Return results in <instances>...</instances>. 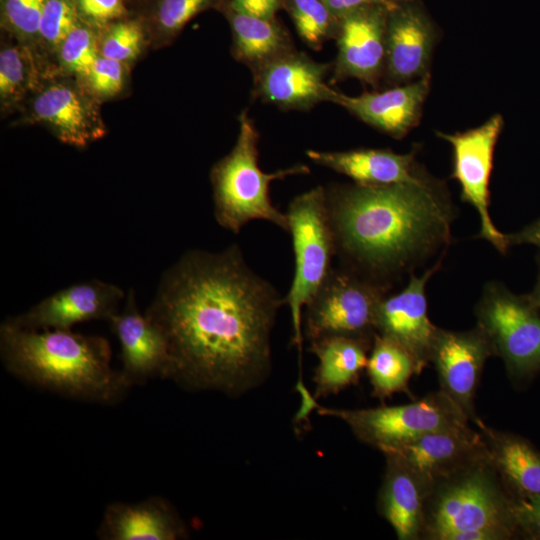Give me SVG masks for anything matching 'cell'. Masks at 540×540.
Returning a JSON list of instances; mask_svg holds the SVG:
<instances>
[{"instance_id": "obj_1", "label": "cell", "mask_w": 540, "mask_h": 540, "mask_svg": "<svg viewBox=\"0 0 540 540\" xmlns=\"http://www.w3.org/2000/svg\"><path fill=\"white\" fill-rule=\"evenodd\" d=\"M284 299L238 245L191 250L167 268L145 314L163 332L169 379L191 391L240 396L271 369V331Z\"/></svg>"}, {"instance_id": "obj_2", "label": "cell", "mask_w": 540, "mask_h": 540, "mask_svg": "<svg viewBox=\"0 0 540 540\" xmlns=\"http://www.w3.org/2000/svg\"><path fill=\"white\" fill-rule=\"evenodd\" d=\"M326 191L342 265L388 288L450 242L455 212L445 187L428 174L414 182Z\"/></svg>"}, {"instance_id": "obj_3", "label": "cell", "mask_w": 540, "mask_h": 540, "mask_svg": "<svg viewBox=\"0 0 540 540\" xmlns=\"http://www.w3.org/2000/svg\"><path fill=\"white\" fill-rule=\"evenodd\" d=\"M109 341L72 329L0 325V358L14 377L58 395L98 404L123 399L130 384L111 365Z\"/></svg>"}, {"instance_id": "obj_4", "label": "cell", "mask_w": 540, "mask_h": 540, "mask_svg": "<svg viewBox=\"0 0 540 540\" xmlns=\"http://www.w3.org/2000/svg\"><path fill=\"white\" fill-rule=\"evenodd\" d=\"M515 498L489 455L435 485L428 496L423 536L433 540H506L520 534Z\"/></svg>"}, {"instance_id": "obj_5", "label": "cell", "mask_w": 540, "mask_h": 540, "mask_svg": "<svg viewBox=\"0 0 540 540\" xmlns=\"http://www.w3.org/2000/svg\"><path fill=\"white\" fill-rule=\"evenodd\" d=\"M259 133L247 110L239 115L235 146L212 169L214 216L224 229L239 233L252 220H265L288 232L286 213L270 198V184L286 177L308 174L310 169L297 164L266 173L258 164Z\"/></svg>"}, {"instance_id": "obj_6", "label": "cell", "mask_w": 540, "mask_h": 540, "mask_svg": "<svg viewBox=\"0 0 540 540\" xmlns=\"http://www.w3.org/2000/svg\"><path fill=\"white\" fill-rule=\"evenodd\" d=\"M286 215L295 272L284 303L291 312L293 344L300 350L302 310L331 272L332 259L337 254L326 188L317 186L296 196L290 202Z\"/></svg>"}, {"instance_id": "obj_7", "label": "cell", "mask_w": 540, "mask_h": 540, "mask_svg": "<svg viewBox=\"0 0 540 540\" xmlns=\"http://www.w3.org/2000/svg\"><path fill=\"white\" fill-rule=\"evenodd\" d=\"M318 413L344 421L363 443L382 453L424 434L468 424L470 419L441 389L408 404L364 409L320 407Z\"/></svg>"}, {"instance_id": "obj_8", "label": "cell", "mask_w": 540, "mask_h": 540, "mask_svg": "<svg viewBox=\"0 0 540 540\" xmlns=\"http://www.w3.org/2000/svg\"><path fill=\"white\" fill-rule=\"evenodd\" d=\"M388 287L340 266L304 307L303 329L311 342L327 336L374 339L376 317Z\"/></svg>"}, {"instance_id": "obj_9", "label": "cell", "mask_w": 540, "mask_h": 540, "mask_svg": "<svg viewBox=\"0 0 540 540\" xmlns=\"http://www.w3.org/2000/svg\"><path fill=\"white\" fill-rule=\"evenodd\" d=\"M477 325L490 339L509 374L527 378L540 370V314L524 295L491 282L475 309Z\"/></svg>"}, {"instance_id": "obj_10", "label": "cell", "mask_w": 540, "mask_h": 540, "mask_svg": "<svg viewBox=\"0 0 540 540\" xmlns=\"http://www.w3.org/2000/svg\"><path fill=\"white\" fill-rule=\"evenodd\" d=\"M503 126V117L496 114L476 128L453 134L437 132V136L452 147L451 178L460 185L461 200L471 204L478 212L481 224L479 237L505 254L509 247L506 234L494 226L489 213V183L494 151Z\"/></svg>"}, {"instance_id": "obj_11", "label": "cell", "mask_w": 540, "mask_h": 540, "mask_svg": "<svg viewBox=\"0 0 540 540\" xmlns=\"http://www.w3.org/2000/svg\"><path fill=\"white\" fill-rule=\"evenodd\" d=\"M431 489L441 481L488 457L483 433L469 424L439 429L383 452Z\"/></svg>"}, {"instance_id": "obj_12", "label": "cell", "mask_w": 540, "mask_h": 540, "mask_svg": "<svg viewBox=\"0 0 540 540\" xmlns=\"http://www.w3.org/2000/svg\"><path fill=\"white\" fill-rule=\"evenodd\" d=\"M330 70L295 48L252 72V94L284 111H308L333 102L337 91L326 81Z\"/></svg>"}, {"instance_id": "obj_13", "label": "cell", "mask_w": 540, "mask_h": 540, "mask_svg": "<svg viewBox=\"0 0 540 540\" xmlns=\"http://www.w3.org/2000/svg\"><path fill=\"white\" fill-rule=\"evenodd\" d=\"M389 7L366 5L339 18L331 83L354 78L374 88L378 86L385 73Z\"/></svg>"}, {"instance_id": "obj_14", "label": "cell", "mask_w": 540, "mask_h": 540, "mask_svg": "<svg viewBox=\"0 0 540 540\" xmlns=\"http://www.w3.org/2000/svg\"><path fill=\"white\" fill-rule=\"evenodd\" d=\"M125 296L113 283L90 279L63 288L4 321L29 330L72 329L78 323L92 320L108 322L120 309Z\"/></svg>"}, {"instance_id": "obj_15", "label": "cell", "mask_w": 540, "mask_h": 540, "mask_svg": "<svg viewBox=\"0 0 540 540\" xmlns=\"http://www.w3.org/2000/svg\"><path fill=\"white\" fill-rule=\"evenodd\" d=\"M492 355V343L477 325L464 332L439 328L431 356L441 390L479 427L484 424L475 414L474 397L485 362Z\"/></svg>"}, {"instance_id": "obj_16", "label": "cell", "mask_w": 540, "mask_h": 540, "mask_svg": "<svg viewBox=\"0 0 540 540\" xmlns=\"http://www.w3.org/2000/svg\"><path fill=\"white\" fill-rule=\"evenodd\" d=\"M435 40V27L417 0H393L386 21L387 83L405 84L429 74Z\"/></svg>"}, {"instance_id": "obj_17", "label": "cell", "mask_w": 540, "mask_h": 540, "mask_svg": "<svg viewBox=\"0 0 540 540\" xmlns=\"http://www.w3.org/2000/svg\"><path fill=\"white\" fill-rule=\"evenodd\" d=\"M441 259L421 276L410 274L407 286L399 293L386 295L376 317V333L405 348L423 370L431 362L439 328L427 314L426 284L440 268Z\"/></svg>"}, {"instance_id": "obj_18", "label": "cell", "mask_w": 540, "mask_h": 540, "mask_svg": "<svg viewBox=\"0 0 540 540\" xmlns=\"http://www.w3.org/2000/svg\"><path fill=\"white\" fill-rule=\"evenodd\" d=\"M120 344L122 368L130 386L155 378L169 379L171 359L167 340L161 329L140 312L133 288L124 304L108 321Z\"/></svg>"}, {"instance_id": "obj_19", "label": "cell", "mask_w": 540, "mask_h": 540, "mask_svg": "<svg viewBox=\"0 0 540 540\" xmlns=\"http://www.w3.org/2000/svg\"><path fill=\"white\" fill-rule=\"evenodd\" d=\"M429 90L430 73L409 83L358 96L337 91L332 103L378 131L400 139L418 123Z\"/></svg>"}, {"instance_id": "obj_20", "label": "cell", "mask_w": 540, "mask_h": 540, "mask_svg": "<svg viewBox=\"0 0 540 540\" xmlns=\"http://www.w3.org/2000/svg\"><path fill=\"white\" fill-rule=\"evenodd\" d=\"M100 540H179L188 537L185 523L163 497L107 505L98 526Z\"/></svg>"}, {"instance_id": "obj_21", "label": "cell", "mask_w": 540, "mask_h": 540, "mask_svg": "<svg viewBox=\"0 0 540 540\" xmlns=\"http://www.w3.org/2000/svg\"><path fill=\"white\" fill-rule=\"evenodd\" d=\"M306 155L315 164L364 186L414 182L427 175L416 163L415 151L398 154L390 149L361 148L347 151L308 150Z\"/></svg>"}, {"instance_id": "obj_22", "label": "cell", "mask_w": 540, "mask_h": 540, "mask_svg": "<svg viewBox=\"0 0 540 540\" xmlns=\"http://www.w3.org/2000/svg\"><path fill=\"white\" fill-rule=\"evenodd\" d=\"M429 489L409 469L386 457V470L378 495V510L400 540L423 536Z\"/></svg>"}, {"instance_id": "obj_23", "label": "cell", "mask_w": 540, "mask_h": 540, "mask_svg": "<svg viewBox=\"0 0 540 540\" xmlns=\"http://www.w3.org/2000/svg\"><path fill=\"white\" fill-rule=\"evenodd\" d=\"M373 339L327 336L310 342L318 365L313 381L314 399L337 394L356 384L366 370Z\"/></svg>"}, {"instance_id": "obj_24", "label": "cell", "mask_w": 540, "mask_h": 540, "mask_svg": "<svg viewBox=\"0 0 540 540\" xmlns=\"http://www.w3.org/2000/svg\"><path fill=\"white\" fill-rule=\"evenodd\" d=\"M490 462L515 499L540 494V452L521 436L483 425Z\"/></svg>"}, {"instance_id": "obj_25", "label": "cell", "mask_w": 540, "mask_h": 540, "mask_svg": "<svg viewBox=\"0 0 540 540\" xmlns=\"http://www.w3.org/2000/svg\"><path fill=\"white\" fill-rule=\"evenodd\" d=\"M232 32L235 59L252 72L295 49L288 30L276 18H262L222 7Z\"/></svg>"}, {"instance_id": "obj_26", "label": "cell", "mask_w": 540, "mask_h": 540, "mask_svg": "<svg viewBox=\"0 0 540 540\" xmlns=\"http://www.w3.org/2000/svg\"><path fill=\"white\" fill-rule=\"evenodd\" d=\"M33 112L39 120L51 125L60 140L77 147H84L100 133L88 104L75 90L64 85L51 86L37 96Z\"/></svg>"}, {"instance_id": "obj_27", "label": "cell", "mask_w": 540, "mask_h": 540, "mask_svg": "<svg viewBox=\"0 0 540 540\" xmlns=\"http://www.w3.org/2000/svg\"><path fill=\"white\" fill-rule=\"evenodd\" d=\"M421 369L414 357L395 341L375 334L369 353L366 372L375 397L384 400L406 391L414 374Z\"/></svg>"}, {"instance_id": "obj_28", "label": "cell", "mask_w": 540, "mask_h": 540, "mask_svg": "<svg viewBox=\"0 0 540 540\" xmlns=\"http://www.w3.org/2000/svg\"><path fill=\"white\" fill-rule=\"evenodd\" d=\"M300 39L311 49L319 50L335 39L339 19L323 0H283Z\"/></svg>"}, {"instance_id": "obj_29", "label": "cell", "mask_w": 540, "mask_h": 540, "mask_svg": "<svg viewBox=\"0 0 540 540\" xmlns=\"http://www.w3.org/2000/svg\"><path fill=\"white\" fill-rule=\"evenodd\" d=\"M98 56L93 32L79 24L60 45L62 63L74 73L86 77Z\"/></svg>"}, {"instance_id": "obj_30", "label": "cell", "mask_w": 540, "mask_h": 540, "mask_svg": "<svg viewBox=\"0 0 540 540\" xmlns=\"http://www.w3.org/2000/svg\"><path fill=\"white\" fill-rule=\"evenodd\" d=\"M77 11L72 0H45L39 35L53 46L61 45L78 25Z\"/></svg>"}, {"instance_id": "obj_31", "label": "cell", "mask_w": 540, "mask_h": 540, "mask_svg": "<svg viewBox=\"0 0 540 540\" xmlns=\"http://www.w3.org/2000/svg\"><path fill=\"white\" fill-rule=\"evenodd\" d=\"M228 0H160L157 22L167 35L177 34L194 16L204 10L221 6Z\"/></svg>"}, {"instance_id": "obj_32", "label": "cell", "mask_w": 540, "mask_h": 540, "mask_svg": "<svg viewBox=\"0 0 540 540\" xmlns=\"http://www.w3.org/2000/svg\"><path fill=\"white\" fill-rule=\"evenodd\" d=\"M142 31L136 22H119L107 32L101 55L119 62L129 61L140 53Z\"/></svg>"}, {"instance_id": "obj_33", "label": "cell", "mask_w": 540, "mask_h": 540, "mask_svg": "<svg viewBox=\"0 0 540 540\" xmlns=\"http://www.w3.org/2000/svg\"><path fill=\"white\" fill-rule=\"evenodd\" d=\"M45 0H3V13L7 23L25 36L39 35Z\"/></svg>"}, {"instance_id": "obj_34", "label": "cell", "mask_w": 540, "mask_h": 540, "mask_svg": "<svg viewBox=\"0 0 540 540\" xmlns=\"http://www.w3.org/2000/svg\"><path fill=\"white\" fill-rule=\"evenodd\" d=\"M92 89L101 96H113L123 86V69L121 62L98 56L89 75Z\"/></svg>"}, {"instance_id": "obj_35", "label": "cell", "mask_w": 540, "mask_h": 540, "mask_svg": "<svg viewBox=\"0 0 540 540\" xmlns=\"http://www.w3.org/2000/svg\"><path fill=\"white\" fill-rule=\"evenodd\" d=\"M25 77L24 62L15 47L5 48L0 53V94L3 98L14 95Z\"/></svg>"}, {"instance_id": "obj_36", "label": "cell", "mask_w": 540, "mask_h": 540, "mask_svg": "<svg viewBox=\"0 0 540 540\" xmlns=\"http://www.w3.org/2000/svg\"><path fill=\"white\" fill-rule=\"evenodd\" d=\"M514 512L520 534L540 540V494L515 499Z\"/></svg>"}, {"instance_id": "obj_37", "label": "cell", "mask_w": 540, "mask_h": 540, "mask_svg": "<svg viewBox=\"0 0 540 540\" xmlns=\"http://www.w3.org/2000/svg\"><path fill=\"white\" fill-rule=\"evenodd\" d=\"M77 10L88 22L96 25L119 18L125 12L123 0H77Z\"/></svg>"}, {"instance_id": "obj_38", "label": "cell", "mask_w": 540, "mask_h": 540, "mask_svg": "<svg viewBox=\"0 0 540 540\" xmlns=\"http://www.w3.org/2000/svg\"><path fill=\"white\" fill-rule=\"evenodd\" d=\"M228 5L241 13L262 18H276L283 0H228Z\"/></svg>"}, {"instance_id": "obj_39", "label": "cell", "mask_w": 540, "mask_h": 540, "mask_svg": "<svg viewBox=\"0 0 540 540\" xmlns=\"http://www.w3.org/2000/svg\"><path fill=\"white\" fill-rule=\"evenodd\" d=\"M329 10L339 19L360 7L373 4L391 6L393 0H323Z\"/></svg>"}, {"instance_id": "obj_40", "label": "cell", "mask_w": 540, "mask_h": 540, "mask_svg": "<svg viewBox=\"0 0 540 540\" xmlns=\"http://www.w3.org/2000/svg\"><path fill=\"white\" fill-rule=\"evenodd\" d=\"M509 246L531 244L540 248V218L522 230L506 234Z\"/></svg>"}, {"instance_id": "obj_41", "label": "cell", "mask_w": 540, "mask_h": 540, "mask_svg": "<svg viewBox=\"0 0 540 540\" xmlns=\"http://www.w3.org/2000/svg\"><path fill=\"white\" fill-rule=\"evenodd\" d=\"M524 296L532 306L540 310V259H539V274H538L536 285L531 293Z\"/></svg>"}]
</instances>
